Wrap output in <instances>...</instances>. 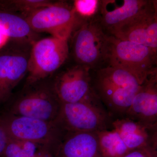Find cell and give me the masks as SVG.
<instances>
[{"instance_id": "8992f818", "label": "cell", "mask_w": 157, "mask_h": 157, "mask_svg": "<svg viewBox=\"0 0 157 157\" xmlns=\"http://www.w3.org/2000/svg\"><path fill=\"white\" fill-rule=\"evenodd\" d=\"M69 40L51 36L34 42L29 55L27 86L45 80L64 63L69 56Z\"/></svg>"}, {"instance_id": "7c38bea8", "label": "cell", "mask_w": 157, "mask_h": 157, "mask_svg": "<svg viewBox=\"0 0 157 157\" xmlns=\"http://www.w3.org/2000/svg\"><path fill=\"white\" fill-rule=\"evenodd\" d=\"M29 52L16 48L0 52V104L8 100L27 74Z\"/></svg>"}, {"instance_id": "4fadbf2b", "label": "cell", "mask_w": 157, "mask_h": 157, "mask_svg": "<svg viewBox=\"0 0 157 157\" xmlns=\"http://www.w3.org/2000/svg\"><path fill=\"white\" fill-rule=\"evenodd\" d=\"M124 117L147 124H157V71L141 84Z\"/></svg>"}, {"instance_id": "d6986e66", "label": "cell", "mask_w": 157, "mask_h": 157, "mask_svg": "<svg viewBox=\"0 0 157 157\" xmlns=\"http://www.w3.org/2000/svg\"><path fill=\"white\" fill-rule=\"evenodd\" d=\"M36 144L8 138L3 157H33L37 152Z\"/></svg>"}, {"instance_id": "30bf717a", "label": "cell", "mask_w": 157, "mask_h": 157, "mask_svg": "<svg viewBox=\"0 0 157 157\" xmlns=\"http://www.w3.org/2000/svg\"><path fill=\"white\" fill-rule=\"evenodd\" d=\"M109 36L157 51V1Z\"/></svg>"}, {"instance_id": "5bb4252c", "label": "cell", "mask_w": 157, "mask_h": 157, "mask_svg": "<svg viewBox=\"0 0 157 157\" xmlns=\"http://www.w3.org/2000/svg\"><path fill=\"white\" fill-rule=\"evenodd\" d=\"M112 125L129 151L157 149V124H147L124 117L114 120Z\"/></svg>"}, {"instance_id": "3957f363", "label": "cell", "mask_w": 157, "mask_h": 157, "mask_svg": "<svg viewBox=\"0 0 157 157\" xmlns=\"http://www.w3.org/2000/svg\"><path fill=\"white\" fill-rule=\"evenodd\" d=\"M0 124L9 139L41 145L44 149H51L52 154L65 133L55 122L10 113L0 117Z\"/></svg>"}, {"instance_id": "ac0fdd59", "label": "cell", "mask_w": 157, "mask_h": 157, "mask_svg": "<svg viewBox=\"0 0 157 157\" xmlns=\"http://www.w3.org/2000/svg\"><path fill=\"white\" fill-rule=\"evenodd\" d=\"M52 2L47 0L0 1V10L12 13L22 12L25 15L36 9L50 6Z\"/></svg>"}, {"instance_id": "5b68a950", "label": "cell", "mask_w": 157, "mask_h": 157, "mask_svg": "<svg viewBox=\"0 0 157 157\" xmlns=\"http://www.w3.org/2000/svg\"><path fill=\"white\" fill-rule=\"evenodd\" d=\"M22 17L36 33H48L64 39H70L83 19L76 13L73 5L64 1L53 2L50 6L36 9Z\"/></svg>"}, {"instance_id": "6da1fadb", "label": "cell", "mask_w": 157, "mask_h": 157, "mask_svg": "<svg viewBox=\"0 0 157 157\" xmlns=\"http://www.w3.org/2000/svg\"><path fill=\"white\" fill-rule=\"evenodd\" d=\"M92 77L93 90L113 120L124 117L141 83L122 68L107 65Z\"/></svg>"}, {"instance_id": "9a60e30c", "label": "cell", "mask_w": 157, "mask_h": 157, "mask_svg": "<svg viewBox=\"0 0 157 157\" xmlns=\"http://www.w3.org/2000/svg\"><path fill=\"white\" fill-rule=\"evenodd\" d=\"M54 157H102L97 132H66Z\"/></svg>"}, {"instance_id": "cb8c5ba5", "label": "cell", "mask_w": 157, "mask_h": 157, "mask_svg": "<svg viewBox=\"0 0 157 157\" xmlns=\"http://www.w3.org/2000/svg\"><path fill=\"white\" fill-rule=\"evenodd\" d=\"M10 39L0 31V50L7 44Z\"/></svg>"}, {"instance_id": "7a4b0ae2", "label": "cell", "mask_w": 157, "mask_h": 157, "mask_svg": "<svg viewBox=\"0 0 157 157\" xmlns=\"http://www.w3.org/2000/svg\"><path fill=\"white\" fill-rule=\"evenodd\" d=\"M71 37L72 53L77 64L91 71L106 66L108 35L103 30L96 14L82 20Z\"/></svg>"}, {"instance_id": "ffe728a7", "label": "cell", "mask_w": 157, "mask_h": 157, "mask_svg": "<svg viewBox=\"0 0 157 157\" xmlns=\"http://www.w3.org/2000/svg\"><path fill=\"white\" fill-rule=\"evenodd\" d=\"M100 2L98 0H76L73 2V8L80 17L90 18L98 13Z\"/></svg>"}, {"instance_id": "2e32d148", "label": "cell", "mask_w": 157, "mask_h": 157, "mask_svg": "<svg viewBox=\"0 0 157 157\" xmlns=\"http://www.w3.org/2000/svg\"><path fill=\"white\" fill-rule=\"evenodd\" d=\"M0 31L10 39L32 45L36 34L22 16L0 10Z\"/></svg>"}, {"instance_id": "9c48e42d", "label": "cell", "mask_w": 157, "mask_h": 157, "mask_svg": "<svg viewBox=\"0 0 157 157\" xmlns=\"http://www.w3.org/2000/svg\"><path fill=\"white\" fill-rule=\"evenodd\" d=\"M91 72L88 68L77 64L56 76L52 83L61 104L87 101L103 106L93 90Z\"/></svg>"}, {"instance_id": "277c9868", "label": "cell", "mask_w": 157, "mask_h": 157, "mask_svg": "<svg viewBox=\"0 0 157 157\" xmlns=\"http://www.w3.org/2000/svg\"><path fill=\"white\" fill-rule=\"evenodd\" d=\"M108 40L106 65L128 71L141 83L157 71V51L109 35Z\"/></svg>"}, {"instance_id": "603a6c76", "label": "cell", "mask_w": 157, "mask_h": 157, "mask_svg": "<svg viewBox=\"0 0 157 157\" xmlns=\"http://www.w3.org/2000/svg\"><path fill=\"white\" fill-rule=\"evenodd\" d=\"M33 157H54L50 151L45 149L37 151L36 154Z\"/></svg>"}, {"instance_id": "8fae6325", "label": "cell", "mask_w": 157, "mask_h": 157, "mask_svg": "<svg viewBox=\"0 0 157 157\" xmlns=\"http://www.w3.org/2000/svg\"><path fill=\"white\" fill-rule=\"evenodd\" d=\"M154 1L115 0L100 1L97 18L107 35L113 33L128 22L137 14L151 6Z\"/></svg>"}, {"instance_id": "52a82bcc", "label": "cell", "mask_w": 157, "mask_h": 157, "mask_svg": "<svg viewBox=\"0 0 157 157\" xmlns=\"http://www.w3.org/2000/svg\"><path fill=\"white\" fill-rule=\"evenodd\" d=\"M113 118L101 105L81 101L61 104L55 122L66 132H97L112 129Z\"/></svg>"}, {"instance_id": "e0dca14e", "label": "cell", "mask_w": 157, "mask_h": 157, "mask_svg": "<svg viewBox=\"0 0 157 157\" xmlns=\"http://www.w3.org/2000/svg\"><path fill=\"white\" fill-rule=\"evenodd\" d=\"M102 157H123L130 151L114 129L97 132Z\"/></svg>"}, {"instance_id": "44dd1931", "label": "cell", "mask_w": 157, "mask_h": 157, "mask_svg": "<svg viewBox=\"0 0 157 157\" xmlns=\"http://www.w3.org/2000/svg\"><path fill=\"white\" fill-rule=\"evenodd\" d=\"M123 157H157V149L144 147L131 150Z\"/></svg>"}, {"instance_id": "7402d4cb", "label": "cell", "mask_w": 157, "mask_h": 157, "mask_svg": "<svg viewBox=\"0 0 157 157\" xmlns=\"http://www.w3.org/2000/svg\"><path fill=\"white\" fill-rule=\"evenodd\" d=\"M8 141V137L0 124V157H3Z\"/></svg>"}, {"instance_id": "ba28073f", "label": "cell", "mask_w": 157, "mask_h": 157, "mask_svg": "<svg viewBox=\"0 0 157 157\" xmlns=\"http://www.w3.org/2000/svg\"><path fill=\"white\" fill-rule=\"evenodd\" d=\"M44 80L28 86L29 88L14 102L10 113L55 121L61 103L54 91L52 83Z\"/></svg>"}]
</instances>
